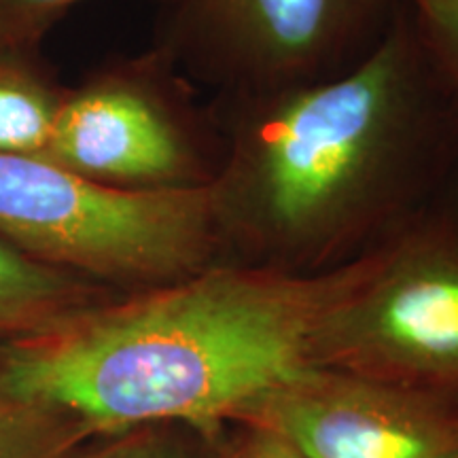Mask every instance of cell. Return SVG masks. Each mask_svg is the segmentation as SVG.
Segmentation results:
<instances>
[{
  "label": "cell",
  "instance_id": "cell-1",
  "mask_svg": "<svg viewBox=\"0 0 458 458\" xmlns=\"http://www.w3.org/2000/svg\"><path fill=\"white\" fill-rule=\"evenodd\" d=\"M210 102L225 134L210 187L223 266L340 270L458 185V83L403 0L342 74Z\"/></svg>",
  "mask_w": 458,
  "mask_h": 458
},
{
  "label": "cell",
  "instance_id": "cell-2",
  "mask_svg": "<svg viewBox=\"0 0 458 458\" xmlns=\"http://www.w3.org/2000/svg\"><path fill=\"white\" fill-rule=\"evenodd\" d=\"M363 263L314 276L213 266L102 300L11 342L0 386L68 411L96 437L151 425L208 437L310 365L318 320Z\"/></svg>",
  "mask_w": 458,
  "mask_h": 458
},
{
  "label": "cell",
  "instance_id": "cell-3",
  "mask_svg": "<svg viewBox=\"0 0 458 458\" xmlns=\"http://www.w3.org/2000/svg\"><path fill=\"white\" fill-rule=\"evenodd\" d=\"M0 232L38 261L134 291L223 266L210 189L136 191L0 153Z\"/></svg>",
  "mask_w": 458,
  "mask_h": 458
},
{
  "label": "cell",
  "instance_id": "cell-4",
  "mask_svg": "<svg viewBox=\"0 0 458 458\" xmlns=\"http://www.w3.org/2000/svg\"><path fill=\"white\" fill-rule=\"evenodd\" d=\"M308 360L458 399V185L365 257L318 320Z\"/></svg>",
  "mask_w": 458,
  "mask_h": 458
},
{
  "label": "cell",
  "instance_id": "cell-5",
  "mask_svg": "<svg viewBox=\"0 0 458 458\" xmlns=\"http://www.w3.org/2000/svg\"><path fill=\"white\" fill-rule=\"evenodd\" d=\"M165 55L215 98L325 81L376 47L397 0H168Z\"/></svg>",
  "mask_w": 458,
  "mask_h": 458
},
{
  "label": "cell",
  "instance_id": "cell-6",
  "mask_svg": "<svg viewBox=\"0 0 458 458\" xmlns=\"http://www.w3.org/2000/svg\"><path fill=\"white\" fill-rule=\"evenodd\" d=\"M45 156L105 185L202 191L225 164V134L210 102L153 64L108 72L57 106Z\"/></svg>",
  "mask_w": 458,
  "mask_h": 458
},
{
  "label": "cell",
  "instance_id": "cell-7",
  "mask_svg": "<svg viewBox=\"0 0 458 458\" xmlns=\"http://www.w3.org/2000/svg\"><path fill=\"white\" fill-rule=\"evenodd\" d=\"M242 420L278 428L308 458H458V399L317 365L286 376Z\"/></svg>",
  "mask_w": 458,
  "mask_h": 458
},
{
  "label": "cell",
  "instance_id": "cell-8",
  "mask_svg": "<svg viewBox=\"0 0 458 458\" xmlns=\"http://www.w3.org/2000/svg\"><path fill=\"white\" fill-rule=\"evenodd\" d=\"M102 300L105 289L91 280L0 242V335L37 334Z\"/></svg>",
  "mask_w": 458,
  "mask_h": 458
},
{
  "label": "cell",
  "instance_id": "cell-9",
  "mask_svg": "<svg viewBox=\"0 0 458 458\" xmlns=\"http://www.w3.org/2000/svg\"><path fill=\"white\" fill-rule=\"evenodd\" d=\"M98 439L79 418L0 386V458H72Z\"/></svg>",
  "mask_w": 458,
  "mask_h": 458
},
{
  "label": "cell",
  "instance_id": "cell-10",
  "mask_svg": "<svg viewBox=\"0 0 458 458\" xmlns=\"http://www.w3.org/2000/svg\"><path fill=\"white\" fill-rule=\"evenodd\" d=\"M72 458H215L213 442L202 433L176 425H151L98 437Z\"/></svg>",
  "mask_w": 458,
  "mask_h": 458
},
{
  "label": "cell",
  "instance_id": "cell-11",
  "mask_svg": "<svg viewBox=\"0 0 458 458\" xmlns=\"http://www.w3.org/2000/svg\"><path fill=\"white\" fill-rule=\"evenodd\" d=\"M55 111L41 94L13 83H0V153H47Z\"/></svg>",
  "mask_w": 458,
  "mask_h": 458
},
{
  "label": "cell",
  "instance_id": "cell-12",
  "mask_svg": "<svg viewBox=\"0 0 458 458\" xmlns=\"http://www.w3.org/2000/svg\"><path fill=\"white\" fill-rule=\"evenodd\" d=\"M208 437L215 458H308L278 428L255 420L232 422Z\"/></svg>",
  "mask_w": 458,
  "mask_h": 458
},
{
  "label": "cell",
  "instance_id": "cell-13",
  "mask_svg": "<svg viewBox=\"0 0 458 458\" xmlns=\"http://www.w3.org/2000/svg\"><path fill=\"white\" fill-rule=\"evenodd\" d=\"M448 72L458 83V0H403Z\"/></svg>",
  "mask_w": 458,
  "mask_h": 458
},
{
  "label": "cell",
  "instance_id": "cell-14",
  "mask_svg": "<svg viewBox=\"0 0 458 458\" xmlns=\"http://www.w3.org/2000/svg\"><path fill=\"white\" fill-rule=\"evenodd\" d=\"M74 3L79 0H0V28L3 30L34 28L72 7Z\"/></svg>",
  "mask_w": 458,
  "mask_h": 458
}]
</instances>
